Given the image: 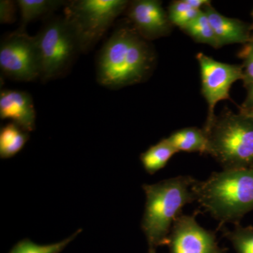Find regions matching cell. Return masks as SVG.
<instances>
[{"mask_svg":"<svg viewBox=\"0 0 253 253\" xmlns=\"http://www.w3.org/2000/svg\"><path fill=\"white\" fill-rule=\"evenodd\" d=\"M29 139L28 131L15 123L1 126L0 130V157L8 159L22 150Z\"/></svg>","mask_w":253,"mask_h":253,"instance_id":"5bb4252c","label":"cell"},{"mask_svg":"<svg viewBox=\"0 0 253 253\" xmlns=\"http://www.w3.org/2000/svg\"><path fill=\"white\" fill-rule=\"evenodd\" d=\"M170 253H224L215 235L200 226L194 216L181 214L168 239Z\"/></svg>","mask_w":253,"mask_h":253,"instance_id":"9c48e42d","label":"cell"},{"mask_svg":"<svg viewBox=\"0 0 253 253\" xmlns=\"http://www.w3.org/2000/svg\"><path fill=\"white\" fill-rule=\"evenodd\" d=\"M128 18L146 41L157 39L170 33L172 24L168 14L158 0H135L126 8Z\"/></svg>","mask_w":253,"mask_h":253,"instance_id":"30bf717a","label":"cell"},{"mask_svg":"<svg viewBox=\"0 0 253 253\" xmlns=\"http://www.w3.org/2000/svg\"><path fill=\"white\" fill-rule=\"evenodd\" d=\"M240 113L248 116V117L253 118V109H240Z\"/></svg>","mask_w":253,"mask_h":253,"instance_id":"cb8c5ba5","label":"cell"},{"mask_svg":"<svg viewBox=\"0 0 253 253\" xmlns=\"http://www.w3.org/2000/svg\"><path fill=\"white\" fill-rule=\"evenodd\" d=\"M234 229L224 230V235L232 243L238 253H253V226L234 224Z\"/></svg>","mask_w":253,"mask_h":253,"instance_id":"ffe728a7","label":"cell"},{"mask_svg":"<svg viewBox=\"0 0 253 253\" xmlns=\"http://www.w3.org/2000/svg\"><path fill=\"white\" fill-rule=\"evenodd\" d=\"M148 41L129 25L119 26L100 51L98 83L116 89L144 81L154 69L156 54Z\"/></svg>","mask_w":253,"mask_h":253,"instance_id":"6da1fadb","label":"cell"},{"mask_svg":"<svg viewBox=\"0 0 253 253\" xmlns=\"http://www.w3.org/2000/svg\"><path fill=\"white\" fill-rule=\"evenodd\" d=\"M239 56L244 60L243 69H244V86L253 83V43L249 42L245 44L242 49L239 52Z\"/></svg>","mask_w":253,"mask_h":253,"instance_id":"44dd1931","label":"cell"},{"mask_svg":"<svg viewBox=\"0 0 253 253\" xmlns=\"http://www.w3.org/2000/svg\"><path fill=\"white\" fill-rule=\"evenodd\" d=\"M129 3L126 0H75L66 4L64 16L74 30L81 52L94 47Z\"/></svg>","mask_w":253,"mask_h":253,"instance_id":"5b68a950","label":"cell"},{"mask_svg":"<svg viewBox=\"0 0 253 253\" xmlns=\"http://www.w3.org/2000/svg\"><path fill=\"white\" fill-rule=\"evenodd\" d=\"M166 139L178 152L185 151L208 154V138L204 128L199 129L196 126L183 128L174 131Z\"/></svg>","mask_w":253,"mask_h":253,"instance_id":"4fadbf2b","label":"cell"},{"mask_svg":"<svg viewBox=\"0 0 253 253\" xmlns=\"http://www.w3.org/2000/svg\"><path fill=\"white\" fill-rule=\"evenodd\" d=\"M247 89V96L240 109H253V83L245 86Z\"/></svg>","mask_w":253,"mask_h":253,"instance_id":"603a6c76","label":"cell"},{"mask_svg":"<svg viewBox=\"0 0 253 253\" xmlns=\"http://www.w3.org/2000/svg\"><path fill=\"white\" fill-rule=\"evenodd\" d=\"M81 229L60 242L48 245L37 244L26 239L17 243L9 253H60L81 232Z\"/></svg>","mask_w":253,"mask_h":253,"instance_id":"ac0fdd59","label":"cell"},{"mask_svg":"<svg viewBox=\"0 0 253 253\" xmlns=\"http://www.w3.org/2000/svg\"><path fill=\"white\" fill-rule=\"evenodd\" d=\"M0 68L6 77L20 82L41 78V65L36 36L25 28L9 33L1 42Z\"/></svg>","mask_w":253,"mask_h":253,"instance_id":"52a82bcc","label":"cell"},{"mask_svg":"<svg viewBox=\"0 0 253 253\" xmlns=\"http://www.w3.org/2000/svg\"><path fill=\"white\" fill-rule=\"evenodd\" d=\"M195 200L206 212L219 221L239 224L253 211V166L213 172L192 186Z\"/></svg>","mask_w":253,"mask_h":253,"instance_id":"7a4b0ae2","label":"cell"},{"mask_svg":"<svg viewBox=\"0 0 253 253\" xmlns=\"http://www.w3.org/2000/svg\"><path fill=\"white\" fill-rule=\"evenodd\" d=\"M203 11L207 15L220 47L226 44L250 42L253 26L241 20L223 16L211 5L206 6Z\"/></svg>","mask_w":253,"mask_h":253,"instance_id":"7c38bea8","label":"cell"},{"mask_svg":"<svg viewBox=\"0 0 253 253\" xmlns=\"http://www.w3.org/2000/svg\"><path fill=\"white\" fill-rule=\"evenodd\" d=\"M196 179L181 175L154 184H144L146 204L141 221L149 253H156L161 245L167 244L174 221L186 205L196 201L192 186Z\"/></svg>","mask_w":253,"mask_h":253,"instance_id":"3957f363","label":"cell"},{"mask_svg":"<svg viewBox=\"0 0 253 253\" xmlns=\"http://www.w3.org/2000/svg\"><path fill=\"white\" fill-rule=\"evenodd\" d=\"M251 16H252V17L253 18V10L252 13H251Z\"/></svg>","mask_w":253,"mask_h":253,"instance_id":"484cf974","label":"cell"},{"mask_svg":"<svg viewBox=\"0 0 253 253\" xmlns=\"http://www.w3.org/2000/svg\"><path fill=\"white\" fill-rule=\"evenodd\" d=\"M17 4L21 14V26L44 16L51 14L55 10L68 4L62 0H18Z\"/></svg>","mask_w":253,"mask_h":253,"instance_id":"2e32d148","label":"cell"},{"mask_svg":"<svg viewBox=\"0 0 253 253\" xmlns=\"http://www.w3.org/2000/svg\"><path fill=\"white\" fill-rule=\"evenodd\" d=\"M18 9L17 1L13 0L0 1V23L1 24L12 23L16 20V13Z\"/></svg>","mask_w":253,"mask_h":253,"instance_id":"7402d4cb","label":"cell"},{"mask_svg":"<svg viewBox=\"0 0 253 253\" xmlns=\"http://www.w3.org/2000/svg\"><path fill=\"white\" fill-rule=\"evenodd\" d=\"M0 118L11 120L28 132L34 130L36 113L31 95L23 91L1 90Z\"/></svg>","mask_w":253,"mask_h":253,"instance_id":"8fae6325","label":"cell"},{"mask_svg":"<svg viewBox=\"0 0 253 253\" xmlns=\"http://www.w3.org/2000/svg\"><path fill=\"white\" fill-rule=\"evenodd\" d=\"M177 152L166 138L142 153L140 161L146 172L154 174L166 167L170 158Z\"/></svg>","mask_w":253,"mask_h":253,"instance_id":"9a60e30c","label":"cell"},{"mask_svg":"<svg viewBox=\"0 0 253 253\" xmlns=\"http://www.w3.org/2000/svg\"><path fill=\"white\" fill-rule=\"evenodd\" d=\"M201 70L202 94L208 104V113L204 129L209 128L216 116L214 107L223 100L230 99L232 84L244 79L243 66L228 64L215 61L203 52L196 56Z\"/></svg>","mask_w":253,"mask_h":253,"instance_id":"ba28073f","label":"cell"},{"mask_svg":"<svg viewBox=\"0 0 253 253\" xmlns=\"http://www.w3.org/2000/svg\"><path fill=\"white\" fill-rule=\"evenodd\" d=\"M40 59L42 81L59 78L70 68L81 53L77 37L65 16L49 20L36 36Z\"/></svg>","mask_w":253,"mask_h":253,"instance_id":"8992f818","label":"cell"},{"mask_svg":"<svg viewBox=\"0 0 253 253\" xmlns=\"http://www.w3.org/2000/svg\"><path fill=\"white\" fill-rule=\"evenodd\" d=\"M181 30L198 42L209 44L214 49L220 48L207 15L203 10L194 21Z\"/></svg>","mask_w":253,"mask_h":253,"instance_id":"e0dca14e","label":"cell"},{"mask_svg":"<svg viewBox=\"0 0 253 253\" xmlns=\"http://www.w3.org/2000/svg\"><path fill=\"white\" fill-rule=\"evenodd\" d=\"M204 131L208 138V155L223 169L253 167V118L224 110Z\"/></svg>","mask_w":253,"mask_h":253,"instance_id":"277c9868","label":"cell"},{"mask_svg":"<svg viewBox=\"0 0 253 253\" xmlns=\"http://www.w3.org/2000/svg\"><path fill=\"white\" fill-rule=\"evenodd\" d=\"M201 11L193 8L186 0H177L171 2L168 14L171 23L182 29L194 21Z\"/></svg>","mask_w":253,"mask_h":253,"instance_id":"d6986e66","label":"cell"},{"mask_svg":"<svg viewBox=\"0 0 253 253\" xmlns=\"http://www.w3.org/2000/svg\"><path fill=\"white\" fill-rule=\"evenodd\" d=\"M250 42L253 43V32L252 34H251V41H250Z\"/></svg>","mask_w":253,"mask_h":253,"instance_id":"d4e9b609","label":"cell"}]
</instances>
